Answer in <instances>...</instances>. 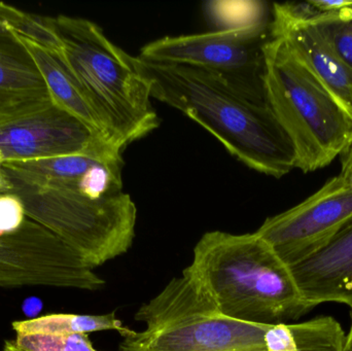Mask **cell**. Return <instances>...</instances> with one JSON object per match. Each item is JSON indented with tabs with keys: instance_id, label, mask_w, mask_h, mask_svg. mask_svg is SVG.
<instances>
[{
	"instance_id": "6da1fadb",
	"label": "cell",
	"mask_w": 352,
	"mask_h": 351,
	"mask_svg": "<svg viewBox=\"0 0 352 351\" xmlns=\"http://www.w3.org/2000/svg\"><path fill=\"white\" fill-rule=\"evenodd\" d=\"M152 98L170 105L212 134L252 170L281 179L296 169L293 144L266 102L210 70L134 57Z\"/></svg>"
},
{
	"instance_id": "7a4b0ae2",
	"label": "cell",
	"mask_w": 352,
	"mask_h": 351,
	"mask_svg": "<svg viewBox=\"0 0 352 351\" xmlns=\"http://www.w3.org/2000/svg\"><path fill=\"white\" fill-rule=\"evenodd\" d=\"M188 268L219 313L229 319L289 324L316 307L304 299L289 266L256 232L205 233Z\"/></svg>"
},
{
	"instance_id": "3957f363",
	"label": "cell",
	"mask_w": 352,
	"mask_h": 351,
	"mask_svg": "<svg viewBox=\"0 0 352 351\" xmlns=\"http://www.w3.org/2000/svg\"><path fill=\"white\" fill-rule=\"evenodd\" d=\"M47 20L58 41L53 54L78 82L111 144L124 150L160 126L150 84L133 56L92 21L67 16Z\"/></svg>"
},
{
	"instance_id": "277c9868",
	"label": "cell",
	"mask_w": 352,
	"mask_h": 351,
	"mask_svg": "<svg viewBox=\"0 0 352 351\" xmlns=\"http://www.w3.org/2000/svg\"><path fill=\"white\" fill-rule=\"evenodd\" d=\"M134 319L146 329L121 333L120 351H283L285 346V324L223 317L188 267L144 303Z\"/></svg>"
},
{
	"instance_id": "5b68a950",
	"label": "cell",
	"mask_w": 352,
	"mask_h": 351,
	"mask_svg": "<svg viewBox=\"0 0 352 351\" xmlns=\"http://www.w3.org/2000/svg\"><path fill=\"white\" fill-rule=\"evenodd\" d=\"M267 105L293 144L296 168L330 165L352 142V117L318 82L280 37L265 45Z\"/></svg>"
},
{
	"instance_id": "8992f818",
	"label": "cell",
	"mask_w": 352,
	"mask_h": 351,
	"mask_svg": "<svg viewBox=\"0 0 352 351\" xmlns=\"http://www.w3.org/2000/svg\"><path fill=\"white\" fill-rule=\"evenodd\" d=\"M8 181V194L21 200L27 218L59 237L94 269L131 249L138 208L128 194L90 199L68 190Z\"/></svg>"
},
{
	"instance_id": "52a82bcc",
	"label": "cell",
	"mask_w": 352,
	"mask_h": 351,
	"mask_svg": "<svg viewBox=\"0 0 352 351\" xmlns=\"http://www.w3.org/2000/svg\"><path fill=\"white\" fill-rule=\"evenodd\" d=\"M271 38V23L166 36L146 43L138 57L157 63L192 66L217 72L250 96L266 102L264 49Z\"/></svg>"
},
{
	"instance_id": "ba28073f",
	"label": "cell",
	"mask_w": 352,
	"mask_h": 351,
	"mask_svg": "<svg viewBox=\"0 0 352 351\" xmlns=\"http://www.w3.org/2000/svg\"><path fill=\"white\" fill-rule=\"evenodd\" d=\"M78 253L27 218L18 232L0 235V288L27 286L100 290L104 280Z\"/></svg>"
},
{
	"instance_id": "9c48e42d",
	"label": "cell",
	"mask_w": 352,
	"mask_h": 351,
	"mask_svg": "<svg viewBox=\"0 0 352 351\" xmlns=\"http://www.w3.org/2000/svg\"><path fill=\"white\" fill-rule=\"evenodd\" d=\"M352 220V179L338 175L256 231L287 266L305 261L328 245Z\"/></svg>"
},
{
	"instance_id": "30bf717a",
	"label": "cell",
	"mask_w": 352,
	"mask_h": 351,
	"mask_svg": "<svg viewBox=\"0 0 352 351\" xmlns=\"http://www.w3.org/2000/svg\"><path fill=\"white\" fill-rule=\"evenodd\" d=\"M3 162L78 154L122 157L123 150L82 120L57 105L0 123Z\"/></svg>"
},
{
	"instance_id": "8fae6325",
	"label": "cell",
	"mask_w": 352,
	"mask_h": 351,
	"mask_svg": "<svg viewBox=\"0 0 352 351\" xmlns=\"http://www.w3.org/2000/svg\"><path fill=\"white\" fill-rule=\"evenodd\" d=\"M271 35L280 37L320 84L352 117V69L302 16L294 3H274Z\"/></svg>"
},
{
	"instance_id": "7c38bea8",
	"label": "cell",
	"mask_w": 352,
	"mask_h": 351,
	"mask_svg": "<svg viewBox=\"0 0 352 351\" xmlns=\"http://www.w3.org/2000/svg\"><path fill=\"white\" fill-rule=\"evenodd\" d=\"M300 292L310 304L352 305V220L328 245L289 266Z\"/></svg>"
},
{
	"instance_id": "4fadbf2b",
	"label": "cell",
	"mask_w": 352,
	"mask_h": 351,
	"mask_svg": "<svg viewBox=\"0 0 352 351\" xmlns=\"http://www.w3.org/2000/svg\"><path fill=\"white\" fill-rule=\"evenodd\" d=\"M52 103L41 71L18 38L0 39V123Z\"/></svg>"
},
{
	"instance_id": "5bb4252c",
	"label": "cell",
	"mask_w": 352,
	"mask_h": 351,
	"mask_svg": "<svg viewBox=\"0 0 352 351\" xmlns=\"http://www.w3.org/2000/svg\"><path fill=\"white\" fill-rule=\"evenodd\" d=\"M16 37L41 71L54 104L76 115L107 138L98 117L87 102L78 82L61 60L37 43L20 36Z\"/></svg>"
},
{
	"instance_id": "9a60e30c",
	"label": "cell",
	"mask_w": 352,
	"mask_h": 351,
	"mask_svg": "<svg viewBox=\"0 0 352 351\" xmlns=\"http://www.w3.org/2000/svg\"><path fill=\"white\" fill-rule=\"evenodd\" d=\"M12 331L16 334H88L115 330L120 334L128 328L116 317V311L109 315H89L52 313L34 319L14 321Z\"/></svg>"
},
{
	"instance_id": "2e32d148",
	"label": "cell",
	"mask_w": 352,
	"mask_h": 351,
	"mask_svg": "<svg viewBox=\"0 0 352 351\" xmlns=\"http://www.w3.org/2000/svg\"><path fill=\"white\" fill-rule=\"evenodd\" d=\"M294 5L352 69V8L333 14H316L307 2Z\"/></svg>"
},
{
	"instance_id": "e0dca14e",
	"label": "cell",
	"mask_w": 352,
	"mask_h": 351,
	"mask_svg": "<svg viewBox=\"0 0 352 351\" xmlns=\"http://www.w3.org/2000/svg\"><path fill=\"white\" fill-rule=\"evenodd\" d=\"M205 16L217 30H232L269 24L270 8L263 1H211L205 3Z\"/></svg>"
},
{
	"instance_id": "ac0fdd59",
	"label": "cell",
	"mask_w": 352,
	"mask_h": 351,
	"mask_svg": "<svg viewBox=\"0 0 352 351\" xmlns=\"http://www.w3.org/2000/svg\"><path fill=\"white\" fill-rule=\"evenodd\" d=\"M12 341L23 351H98L86 334H16Z\"/></svg>"
},
{
	"instance_id": "d6986e66",
	"label": "cell",
	"mask_w": 352,
	"mask_h": 351,
	"mask_svg": "<svg viewBox=\"0 0 352 351\" xmlns=\"http://www.w3.org/2000/svg\"><path fill=\"white\" fill-rule=\"evenodd\" d=\"M24 205L14 194H0V235L18 232L27 220Z\"/></svg>"
},
{
	"instance_id": "ffe728a7",
	"label": "cell",
	"mask_w": 352,
	"mask_h": 351,
	"mask_svg": "<svg viewBox=\"0 0 352 351\" xmlns=\"http://www.w3.org/2000/svg\"><path fill=\"white\" fill-rule=\"evenodd\" d=\"M30 14L0 2V39L16 38L22 32Z\"/></svg>"
},
{
	"instance_id": "44dd1931",
	"label": "cell",
	"mask_w": 352,
	"mask_h": 351,
	"mask_svg": "<svg viewBox=\"0 0 352 351\" xmlns=\"http://www.w3.org/2000/svg\"><path fill=\"white\" fill-rule=\"evenodd\" d=\"M308 6L316 14H333L352 8V0H312L307 2Z\"/></svg>"
},
{
	"instance_id": "7402d4cb",
	"label": "cell",
	"mask_w": 352,
	"mask_h": 351,
	"mask_svg": "<svg viewBox=\"0 0 352 351\" xmlns=\"http://www.w3.org/2000/svg\"><path fill=\"white\" fill-rule=\"evenodd\" d=\"M341 177L352 179V142L347 150L341 155Z\"/></svg>"
},
{
	"instance_id": "603a6c76",
	"label": "cell",
	"mask_w": 352,
	"mask_h": 351,
	"mask_svg": "<svg viewBox=\"0 0 352 351\" xmlns=\"http://www.w3.org/2000/svg\"><path fill=\"white\" fill-rule=\"evenodd\" d=\"M10 190V185L4 175L3 170L0 166V194H8Z\"/></svg>"
},
{
	"instance_id": "cb8c5ba5",
	"label": "cell",
	"mask_w": 352,
	"mask_h": 351,
	"mask_svg": "<svg viewBox=\"0 0 352 351\" xmlns=\"http://www.w3.org/2000/svg\"><path fill=\"white\" fill-rule=\"evenodd\" d=\"M351 329H349V334L346 335V342H345V348L344 351H352V305H351Z\"/></svg>"
},
{
	"instance_id": "d4e9b609",
	"label": "cell",
	"mask_w": 352,
	"mask_h": 351,
	"mask_svg": "<svg viewBox=\"0 0 352 351\" xmlns=\"http://www.w3.org/2000/svg\"><path fill=\"white\" fill-rule=\"evenodd\" d=\"M1 351H23L21 350H19L18 348H16V344L14 343V341L12 340H6L3 343V346H2Z\"/></svg>"
},
{
	"instance_id": "484cf974",
	"label": "cell",
	"mask_w": 352,
	"mask_h": 351,
	"mask_svg": "<svg viewBox=\"0 0 352 351\" xmlns=\"http://www.w3.org/2000/svg\"><path fill=\"white\" fill-rule=\"evenodd\" d=\"M2 163H3V157H2L1 152H0V166H1Z\"/></svg>"
}]
</instances>
